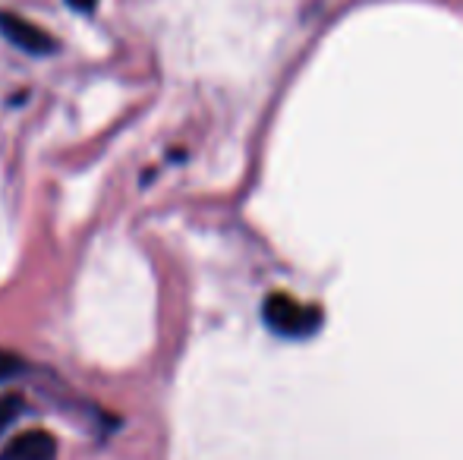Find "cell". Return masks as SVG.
<instances>
[{"instance_id":"cell-1","label":"cell","mask_w":463,"mask_h":460,"mask_svg":"<svg viewBox=\"0 0 463 460\" xmlns=\"http://www.w3.org/2000/svg\"><path fill=\"white\" fill-rule=\"evenodd\" d=\"M262 319L280 338H312L322 328V313L316 306L297 303L287 294H271L262 306Z\"/></svg>"},{"instance_id":"cell-2","label":"cell","mask_w":463,"mask_h":460,"mask_svg":"<svg viewBox=\"0 0 463 460\" xmlns=\"http://www.w3.org/2000/svg\"><path fill=\"white\" fill-rule=\"evenodd\" d=\"M0 32L10 38L16 48L29 51V54H51L57 48V42L48 35L44 29H38L35 23L16 16V13H4L0 10Z\"/></svg>"},{"instance_id":"cell-3","label":"cell","mask_w":463,"mask_h":460,"mask_svg":"<svg viewBox=\"0 0 463 460\" xmlns=\"http://www.w3.org/2000/svg\"><path fill=\"white\" fill-rule=\"evenodd\" d=\"M54 457H57V438L44 429L23 432L0 455V460H54Z\"/></svg>"},{"instance_id":"cell-4","label":"cell","mask_w":463,"mask_h":460,"mask_svg":"<svg viewBox=\"0 0 463 460\" xmlns=\"http://www.w3.org/2000/svg\"><path fill=\"white\" fill-rule=\"evenodd\" d=\"M23 410V398L19 394H0V436L13 426V419Z\"/></svg>"},{"instance_id":"cell-5","label":"cell","mask_w":463,"mask_h":460,"mask_svg":"<svg viewBox=\"0 0 463 460\" xmlns=\"http://www.w3.org/2000/svg\"><path fill=\"white\" fill-rule=\"evenodd\" d=\"M19 369H23V360H19L16 353L0 350V379H10V375H16Z\"/></svg>"},{"instance_id":"cell-6","label":"cell","mask_w":463,"mask_h":460,"mask_svg":"<svg viewBox=\"0 0 463 460\" xmlns=\"http://www.w3.org/2000/svg\"><path fill=\"white\" fill-rule=\"evenodd\" d=\"M73 10H80V13H92L95 6H98V0H67Z\"/></svg>"}]
</instances>
